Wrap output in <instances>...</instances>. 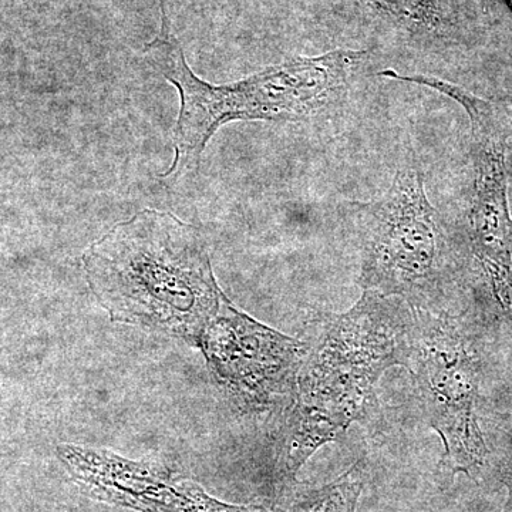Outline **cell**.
<instances>
[{"label": "cell", "instance_id": "1", "mask_svg": "<svg viewBox=\"0 0 512 512\" xmlns=\"http://www.w3.org/2000/svg\"><path fill=\"white\" fill-rule=\"evenodd\" d=\"M89 284L111 318L204 348L231 301L212 271L198 229L146 210L121 222L83 258Z\"/></svg>", "mask_w": 512, "mask_h": 512}, {"label": "cell", "instance_id": "2", "mask_svg": "<svg viewBox=\"0 0 512 512\" xmlns=\"http://www.w3.org/2000/svg\"><path fill=\"white\" fill-rule=\"evenodd\" d=\"M410 323L412 308L402 299L367 291L348 312L322 316L293 382L278 460L285 480L376 409L384 372L406 366Z\"/></svg>", "mask_w": 512, "mask_h": 512}, {"label": "cell", "instance_id": "3", "mask_svg": "<svg viewBox=\"0 0 512 512\" xmlns=\"http://www.w3.org/2000/svg\"><path fill=\"white\" fill-rule=\"evenodd\" d=\"M161 29L146 47L148 62L177 87L181 109L173 136L174 173L181 163H197L208 141L232 121L306 123L342 113L376 52L335 49L318 56H293L261 72L227 84H211L197 76L171 30L160 0Z\"/></svg>", "mask_w": 512, "mask_h": 512}, {"label": "cell", "instance_id": "4", "mask_svg": "<svg viewBox=\"0 0 512 512\" xmlns=\"http://www.w3.org/2000/svg\"><path fill=\"white\" fill-rule=\"evenodd\" d=\"M343 208L360 249L357 285L431 312L446 282L447 244L417 158L409 154L397 167L383 197Z\"/></svg>", "mask_w": 512, "mask_h": 512}, {"label": "cell", "instance_id": "5", "mask_svg": "<svg viewBox=\"0 0 512 512\" xmlns=\"http://www.w3.org/2000/svg\"><path fill=\"white\" fill-rule=\"evenodd\" d=\"M406 367L424 417L443 441L440 467L476 477L488 450L477 416L480 362L466 335L444 313L412 308Z\"/></svg>", "mask_w": 512, "mask_h": 512}, {"label": "cell", "instance_id": "6", "mask_svg": "<svg viewBox=\"0 0 512 512\" xmlns=\"http://www.w3.org/2000/svg\"><path fill=\"white\" fill-rule=\"evenodd\" d=\"M423 86L457 101L470 119L471 251L494 302L504 315L512 316V217L505 167V151L512 140V109L504 103L481 99L441 77H424Z\"/></svg>", "mask_w": 512, "mask_h": 512}, {"label": "cell", "instance_id": "7", "mask_svg": "<svg viewBox=\"0 0 512 512\" xmlns=\"http://www.w3.org/2000/svg\"><path fill=\"white\" fill-rule=\"evenodd\" d=\"M343 22L376 43L433 66L466 45L464 0H328Z\"/></svg>", "mask_w": 512, "mask_h": 512}, {"label": "cell", "instance_id": "8", "mask_svg": "<svg viewBox=\"0 0 512 512\" xmlns=\"http://www.w3.org/2000/svg\"><path fill=\"white\" fill-rule=\"evenodd\" d=\"M63 460L74 478L99 498L140 512H268L256 505L222 503L204 488L100 451L66 448Z\"/></svg>", "mask_w": 512, "mask_h": 512}, {"label": "cell", "instance_id": "9", "mask_svg": "<svg viewBox=\"0 0 512 512\" xmlns=\"http://www.w3.org/2000/svg\"><path fill=\"white\" fill-rule=\"evenodd\" d=\"M363 473L359 461L332 483L295 491L268 512H356L365 483Z\"/></svg>", "mask_w": 512, "mask_h": 512}, {"label": "cell", "instance_id": "10", "mask_svg": "<svg viewBox=\"0 0 512 512\" xmlns=\"http://www.w3.org/2000/svg\"><path fill=\"white\" fill-rule=\"evenodd\" d=\"M508 485V498L503 512H512V477L507 481Z\"/></svg>", "mask_w": 512, "mask_h": 512}, {"label": "cell", "instance_id": "11", "mask_svg": "<svg viewBox=\"0 0 512 512\" xmlns=\"http://www.w3.org/2000/svg\"><path fill=\"white\" fill-rule=\"evenodd\" d=\"M501 420L504 421L505 427H507L508 434H510L512 440V414H507V416H501Z\"/></svg>", "mask_w": 512, "mask_h": 512}, {"label": "cell", "instance_id": "12", "mask_svg": "<svg viewBox=\"0 0 512 512\" xmlns=\"http://www.w3.org/2000/svg\"><path fill=\"white\" fill-rule=\"evenodd\" d=\"M511 5H512V0H511Z\"/></svg>", "mask_w": 512, "mask_h": 512}]
</instances>
